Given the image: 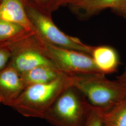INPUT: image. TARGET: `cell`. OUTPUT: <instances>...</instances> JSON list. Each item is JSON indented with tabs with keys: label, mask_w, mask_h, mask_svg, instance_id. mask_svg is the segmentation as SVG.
I'll list each match as a JSON object with an SVG mask.
<instances>
[{
	"label": "cell",
	"mask_w": 126,
	"mask_h": 126,
	"mask_svg": "<svg viewBox=\"0 0 126 126\" xmlns=\"http://www.w3.org/2000/svg\"><path fill=\"white\" fill-rule=\"evenodd\" d=\"M71 77L72 86L85 95L94 108L106 112L126 101V84L102 73Z\"/></svg>",
	"instance_id": "6da1fadb"
},
{
	"label": "cell",
	"mask_w": 126,
	"mask_h": 126,
	"mask_svg": "<svg viewBox=\"0 0 126 126\" xmlns=\"http://www.w3.org/2000/svg\"><path fill=\"white\" fill-rule=\"evenodd\" d=\"M71 86V77L64 74L50 82L27 86L12 108L24 117L43 119L59 96Z\"/></svg>",
	"instance_id": "7a4b0ae2"
},
{
	"label": "cell",
	"mask_w": 126,
	"mask_h": 126,
	"mask_svg": "<svg viewBox=\"0 0 126 126\" xmlns=\"http://www.w3.org/2000/svg\"><path fill=\"white\" fill-rule=\"evenodd\" d=\"M94 108L75 87H68L45 113L44 118L55 126H85Z\"/></svg>",
	"instance_id": "3957f363"
},
{
	"label": "cell",
	"mask_w": 126,
	"mask_h": 126,
	"mask_svg": "<svg viewBox=\"0 0 126 126\" xmlns=\"http://www.w3.org/2000/svg\"><path fill=\"white\" fill-rule=\"evenodd\" d=\"M23 0L28 16L36 29V35L42 40L50 45L92 55L94 46L87 45L79 38L66 34L53 23L50 12L30 1Z\"/></svg>",
	"instance_id": "277c9868"
},
{
	"label": "cell",
	"mask_w": 126,
	"mask_h": 126,
	"mask_svg": "<svg viewBox=\"0 0 126 126\" xmlns=\"http://www.w3.org/2000/svg\"><path fill=\"white\" fill-rule=\"evenodd\" d=\"M40 44L39 50L63 74L72 76L101 73L89 54L50 45L43 40Z\"/></svg>",
	"instance_id": "5b68a950"
},
{
	"label": "cell",
	"mask_w": 126,
	"mask_h": 126,
	"mask_svg": "<svg viewBox=\"0 0 126 126\" xmlns=\"http://www.w3.org/2000/svg\"><path fill=\"white\" fill-rule=\"evenodd\" d=\"M68 6L82 20L89 19L107 9L126 17V0H72Z\"/></svg>",
	"instance_id": "8992f818"
},
{
	"label": "cell",
	"mask_w": 126,
	"mask_h": 126,
	"mask_svg": "<svg viewBox=\"0 0 126 126\" xmlns=\"http://www.w3.org/2000/svg\"><path fill=\"white\" fill-rule=\"evenodd\" d=\"M25 87L20 73L11 66L0 71V98L1 103L12 108Z\"/></svg>",
	"instance_id": "52a82bcc"
},
{
	"label": "cell",
	"mask_w": 126,
	"mask_h": 126,
	"mask_svg": "<svg viewBox=\"0 0 126 126\" xmlns=\"http://www.w3.org/2000/svg\"><path fill=\"white\" fill-rule=\"evenodd\" d=\"M0 19L17 24L26 31L36 34V29L28 16L23 0H1Z\"/></svg>",
	"instance_id": "ba28073f"
},
{
	"label": "cell",
	"mask_w": 126,
	"mask_h": 126,
	"mask_svg": "<svg viewBox=\"0 0 126 126\" xmlns=\"http://www.w3.org/2000/svg\"><path fill=\"white\" fill-rule=\"evenodd\" d=\"M99 71L104 74L115 72L119 64V58L116 50L111 46H94L91 55Z\"/></svg>",
	"instance_id": "9c48e42d"
},
{
	"label": "cell",
	"mask_w": 126,
	"mask_h": 126,
	"mask_svg": "<svg viewBox=\"0 0 126 126\" xmlns=\"http://www.w3.org/2000/svg\"><path fill=\"white\" fill-rule=\"evenodd\" d=\"M42 65L55 66L49 59L36 48L20 53L14 59L11 66L21 74Z\"/></svg>",
	"instance_id": "30bf717a"
},
{
	"label": "cell",
	"mask_w": 126,
	"mask_h": 126,
	"mask_svg": "<svg viewBox=\"0 0 126 126\" xmlns=\"http://www.w3.org/2000/svg\"><path fill=\"white\" fill-rule=\"evenodd\" d=\"M63 74L54 66L42 65L21 74L20 75L24 84L27 87L32 85L50 82Z\"/></svg>",
	"instance_id": "8fae6325"
},
{
	"label": "cell",
	"mask_w": 126,
	"mask_h": 126,
	"mask_svg": "<svg viewBox=\"0 0 126 126\" xmlns=\"http://www.w3.org/2000/svg\"><path fill=\"white\" fill-rule=\"evenodd\" d=\"M102 120L104 126H126V101L102 112Z\"/></svg>",
	"instance_id": "7c38bea8"
},
{
	"label": "cell",
	"mask_w": 126,
	"mask_h": 126,
	"mask_svg": "<svg viewBox=\"0 0 126 126\" xmlns=\"http://www.w3.org/2000/svg\"><path fill=\"white\" fill-rule=\"evenodd\" d=\"M24 31L20 25L0 19V39L13 37Z\"/></svg>",
	"instance_id": "4fadbf2b"
},
{
	"label": "cell",
	"mask_w": 126,
	"mask_h": 126,
	"mask_svg": "<svg viewBox=\"0 0 126 126\" xmlns=\"http://www.w3.org/2000/svg\"><path fill=\"white\" fill-rule=\"evenodd\" d=\"M85 126H104L102 111L98 109L93 108L90 117Z\"/></svg>",
	"instance_id": "5bb4252c"
},
{
	"label": "cell",
	"mask_w": 126,
	"mask_h": 126,
	"mask_svg": "<svg viewBox=\"0 0 126 126\" xmlns=\"http://www.w3.org/2000/svg\"><path fill=\"white\" fill-rule=\"evenodd\" d=\"M32 2L41 8L51 12L55 10L53 0H27Z\"/></svg>",
	"instance_id": "9a60e30c"
},
{
	"label": "cell",
	"mask_w": 126,
	"mask_h": 126,
	"mask_svg": "<svg viewBox=\"0 0 126 126\" xmlns=\"http://www.w3.org/2000/svg\"><path fill=\"white\" fill-rule=\"evenodd\" d=\"M9 57V53L7 51L0 50V71L6 68Z\"/></svg>",
	"instance_id": "2e32d148"
},
{
	"label": "cell",
	"mask_w": 126,
	"mask_h": 126,
	"mask_svg": "<svg viewBox=\"0 0 126 126\" xmlns=\"http://www.w3.org/2000/svg\"><path fill=\"white\" fill-rule=\"evenodd\" d=\"M55 10L58 9L62 6H68L72 1V0H53Z\"/></svg>",
	"instance_id": "e0dca14e"
},
{
	"label": "cell",
	"mask_w": 126,
	"mask_h": 126,
	"mask_svg": "<svg viewBox=\"0 0 126 126\" xmlns=\"http://www.w3.org/2000/svg\"><path fill=\"white\" fill-rule=\"evenodd\" d=\"M117 79L122 81L126 84V68L122 75L117 77Z\"/></svg>",
	"instance_id": "ac0fdd59"
},
{
	"label": "cell",
	"mask_w": 126,
	"mask_h": 126,
	"mask_svg": "<svg viewBox=\"0 0 126 126\" xmlns=\"http://www.w3.org/2000/svg\"><path fill=\"white\" fill-rule=\"evenodd\" d=\"M0 103H1V100L0 98Z\"/></svg>",
	"instance_id": "d6986e66"
},
{
	"label": "cell",
	"mask_w": 126,
	"mask_h": 126,
	"mask_svg": "<svg viewBox=\"0 0 126 126\" xmlns=\"http://www.w3.org/2000/svg\"><path fill=\"white\" fill-rule=\"evenodd\" d=\"M0 1H1V0H0Z\"/></svg>",
	"instance_id": "ffe728a7"
}]
</instances>
